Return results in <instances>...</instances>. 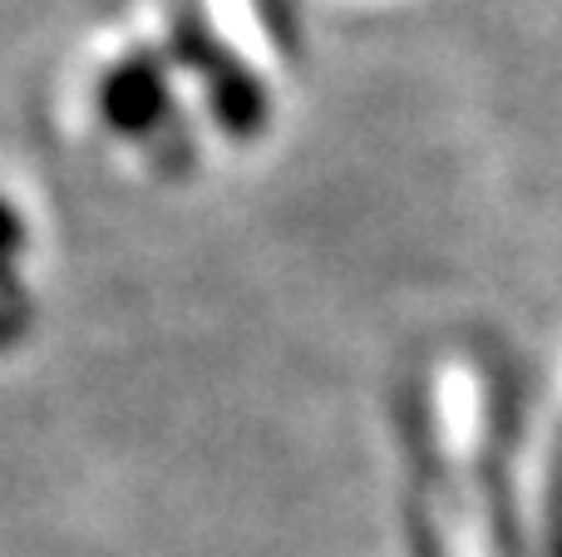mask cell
<instances>
[{"label":"cell","instance_id":"cell-1","mask_svg":"<svg viewBox=\"0 0 562 557\" xmlns=\"http://www.w3.org/2000/svg\"><path fill=\"white\" fill-rule=\"evenodd\" d=\"M99 109H104L109 128L124 138H144L148 128H158V118L168 109V89L154 59H128L124 69H114L104 94H99Z\"/></svg>","mask_w":562,"mask_h":557},{"label":"cell","instance_id":"cell-2","mask_svg":"<svg viewBox=\"0 0 562 557\" xmlns=\"http://www.w3.org/2000/svg\"><path fill=\"white\" fill-rule=\"evenodd\" d=\"M548 548H553V557H562V444L553 459V489H548Z\"/></svg>","mask_w":562,"mask_h":557},{"label":"cell","instance_id":"cell-3","mask_svg":"<svg viewBox=\"0 0 562 557\" xmlns=\"http://www.w3.org/2000/svg\"><path fill=\"white\" fill-rule=\"evenodd\" d=\"M15 232H20V227H15V217H10L5 207H0V247H10V242H15Z\"/></svg>","mask_w":562,"mask_h":557}]
</instances>
